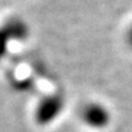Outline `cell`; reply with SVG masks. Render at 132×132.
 I'll return each instance as SVG.
<instances>
[{
    "instance_id": "6da1fadb",
    "label": "cell",
    "mask_w": 132,
    "mask_h": 132,
    "mask_svg": "<svg viewBox=\"0 0 132 132\" xmlns=\"http://www.w3.org/2000/svg\"><path fill=\"white\" fill-rule=\"evenodd\" d=\"M65 106V100L60 94H49L38 102L34 109V120L40 126L54 122Z\"/></svg>"
},
{
    "instance_id": "7a4b0ae2",
    "label": "cell",
    "mask_w": 132,
    "mask_h": 132,
    "mask_svg": "<svg viewBox=\"0 0 132 132\" xmlns=\"http://www.w3.org/2000/svg\"><path fill=\"white\" fill-rule=\"evenodd\" d=\"M82 122L93 130H103L111 121V114L104 104L90 102L85 104L80 111Z\"/></svg>"
},
{
    "instance_id": "3957f363",
    "label": "cell",
    "mask_w": 132,
    "mask_h": 132,
    "mask_svg": "<svg viewBox=\"0 0 132 132\" xmlns=\"http://www.w3.org/2000/svg\"><path fill=\"white\" fill-rule=\"evenodd\" d=\"M12 43L11 38H10L7 31L5 29L3 24H0V61L3 60V57L6 55L9 45Z\"/></svg>"
},
{
    "instance_id": "277c9868",
    "label": "cell",
    "mask_w": 132,
    "mask_h": 132,
    "mask_svg": "<svg viewBox=\"0 0 132 132\" xmlns=\"http://www.w3.org/2000/svg\"><path fill=\"white\" fill-rule=\"evenodd\" d=\"M125 40H126V44L128 45V48L132 50V23L130 24L127 32H126V36H125Z\"/></svg>"
}]
</instances>
